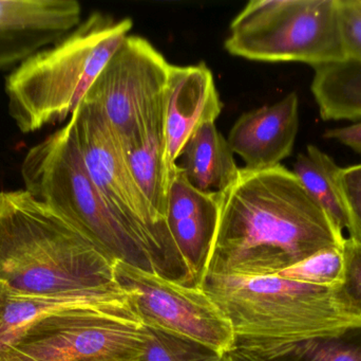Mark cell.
Listing matches in <instances>:
<instances>
[{"mask_svg": "<svg viewBox=\"0 0 361 361\" xmlns=\"http://www.w3.org/2000/svg\"><path fill=\"white\" fill-rule=\"evenodd\" d=\"M345 237L283 165L242 167L222 194L220 220L206 275L277 276L324 250L343 248Z\"/></svg>", "mask_w": 361, "mask_h": 361, "instance_id": "obj_1", "label": "cell"}, {"mask_svg": "<svg viewBox=\"0 0 361 361\" xmlns=\"http://www.w3.org/2000/svg\"><path fill=\"white\" fill-rule=\"evenodd\" d=\"M114 262L56 210L21 190L0 192V282L37 296L122 292Z\"/></svg>", "mask_w": 361, "mask_h": 361, "instance_id": "obj_2", "label": "cell"}, {"mask_svg": "<svg viewBox=\"0 0 361 361\" xmlns=\"http://www.w3.org/2000/svg\"><path fill=\"white\" fill-rule=\"evenodd\" d=\"M133 25L130 18L92 13L65 37L14 68L4 93L8 116L19 131L37 133L71 118Z\"/></svg>", "mask_w": 361, "mask_h": 361, "instance_id": "obj_3", "label": "cell"}, {"mask_svg": "<svg viewBox=\"0 0 361 361\" xmlns=\"http://www.w3.org/2000/svg\"><path fill=\"white\" fill-rule=\"evenodd\" d=\"M201 288L228 319L235 348L280 347L361 324L360 318L343 304L336 288L278 275H206Z\"/></svg>", "mask_w": 361, "mask_h": 361, "instance_id": "obj_4", "label": "cell"}, {"mask_svg": "<svg viewBox=\"0 0 361 361\" xmlns=\"http://www.w3.org/2000/svg\"><path fill=\"white\" fill-rule=\"evenodd\" d=\"M20 174L27 192L56 210L110 260L156 273L145 246L91 180L71 119L27 150Z\"/></svg>", "mask_w": 361, "mask_h": 361, "instance_id": "obj_5", "label": "cell"}, {"mask_svg": "<svg viewBox=\"0 0 361 361\" xmlns=\"http://www.w3.org/2000/svg\"><path fill=\"white\" fill-rule=\"evenodd\" d=\"M70 119L91 180L145 246L156 273L182 285L199 288L173 243L166 222L154 213L135 182L102 110L82 102Z\"/></svg>", "mask_w": 361, "mask_h": 361, "instance_id": "obj_6", "label": "cell"}, {"mask_svg": "<svg viewBox=\"0 0 361 361\" xmlns=\"http://www.w3.org/2000/svg\"><path fill=\"white\" fill-rule=\"evenodd\" d=\"M224 48L265 63L315 68L345 61L336 0H252L231 21Z\"/></svg>", "mask_w": 361, "mask_h": 361, "instance_id": "obj_7", "label": "cell"}, {"mask_svg": "<svg viewBox=\"0 0 361 361\" xmlns=\"http://www.w3.org/2000/svg\"><path fill=\"white\" fill-rule=\"evenodd\" d=\"M144 326L127 297L40 320L0 354V361H137Z\"/></svg>", "mask_w": 361, "mask_h": 361, "instance_id": "obj_8", "label": "cell"}, {"mask_svg": "<svg viewBox=\"0 0 361 361\" xmlns=\"http://www.w3.org/2000/svg\"><path fill=\"white\" fill-rule=\"evenodd\" d=\"M114 280L143 326L186 337L224 353L235 335L228 319L202 290L116 261Z\"/></svg>", "mask_w": 361, "mask_h": 361, "instance_id": "obj_9", "label": "cell"}, {"mask_svg": "<svg viewBox=\"0 0 361 361\" xmlns=\"http://www.w3.org/2000/svg\"><path fill=\"white\" fill-rule=\"evenodd\" d=\"M171 65L148 42L128 35L106 64L84 101L97 106L124 142L165 105Z\"/></svg>", "mask_w": 361, "mask_h": 361, "instance_id": "obj_10", "label": "cell"}, {"mask_svg": "<svg viewBox=\"0 0 361 361\" xmlns=\"http://www.w3.org/2000/svg\"><path fill=\"white\" fill-rule=\"evenodd\" d=\"M80 23L76 0H0V71H12Z\"/></svg>", "mask_w": 361, "mask_h": 361, "instance_id": "obj_11", "label": "cell"}, {"mask_svg": "<svg viewBox=\"0 0 361 361\" xmlns=\"http://www.w3.org/2000/svg\"><path fill=\"white\" fill-rule=\"evenodd\" d=\"M222 194L189 184L179 167L169 187L166 224L195 285L201 288L218 230Z\"/></svg>", "mask_w": 361, "mask_h": 361, "instance_id": "obj_12", "label": "cell"}, {"mask_svg": "<svg viewBox=\"0 0 361 361\" xmlns=\"http://www.w3.org/2000/svg\"><path fill=\"white\" fill-rule=\"evenodd\" d=\"M222 108L214 76L205 64L171 65L165 93V136L171 180L189 138L201 125L216 122Z\"/></svg>", "mask_w": 361, "mask_h": 361, "instance_id": "obj_13", "label": "cell"}, {"mask_svg": "<svg viewBox=\"0 0 361 361\" xmlns=\"http://www.w3.org/2000/svg\"><path fill=\"white\" fill-rule=\"evenodd\" d=\"M299 129V99L296 93L239 117L228 134L229 146L239 155L245 169H271L292 154Z\"/></svg>", "mask_w": 361, "mask_h": 361, "instance_id": "obj_14", "label": "cell"}, {"mask_svg": "<svg viewBox=\"0 0 361 361\" xmlns=\"http://www.w3.org/2000/svg\"><path fill=\"white\" fill-rule=\"evenodd\" d=\"M120 146L144 196L154 213L166 222L171 176L167 165L165 105L152 117L142 131L121 142Z\"/></svg>", "mask_w": 361, "mask_h": 361, "instance_id": "obj_15", "label": "cell"}, {"mask_svg": "<svg viewBox=\"0 0 361 361\" xmlns=\"http://www.w3.org/2000/svg\"><path fill=\"white\" fill-rule=\"evenodd\" d=\"M123 292L37 296L11 290L0 282V354L40 320L125 298Z\"/></svg>", "mask_w": 361, "mask_h": 361, "instance_id": "obj_16", "label": "cell"}, {"mask_svg": "<svg viewBox=\"0 0 361 361\" xmlns=\"http://www.w3.org/2000/svg\"><path fill=\"white\" fill-rule=\"evenodd\" d=\"M177 165L191 186L210 194H224L240 172L228 141L216 122L205 123L192 134Z\"/></svg>", "mask_w": 361, "mask_h": 361, "instance_id": "obj_17", "label": "cell"}, {"mask_svg": "<svg viewBox=\"0 0 361 361\" xmlns=\"http://www.w3.org/2000/svg\"><path fill=\"white\" fill-rule=\"evenodd\" d=\"M312 93L324 121L361 119V64L343 61L314 68Z\"/></svg>", "mask_w": 361, "mask_h": 361, "instance_id": "obj_18", "label": "cell"}, {"mask_svg": "<svg viewBox=\"0 0 361 361\" xmlns=\"http://www.w3.org/2000/svg\"><path fill=\"white\" fill-rule=\"evenodd\" d=\"M339 170L332 157L311 144L297 156L292 172L337 230L343 232L348 229V218L337 186Z\"/></svg>", "mask_w": 361, "mask_h": 361, "instance_id": "obj_19", "label": "cell"}, {"mask_svg": "<svg viewBox=\"0 0 361 361\" xmlns=\"http://www.w3.org/2000/svg\"><path fill=\"white\" fill-rule=\"evenodd\" d=\"M265 361H361V324L274 348H239Z\"/></svg>", "mask_w": 361, "mask_h": 361, "instance_id": "obj_20", "label": "cell"}, {"mask_svg": "<svg viewBox=\"0 0 361 361\" xmlns=\"http://www.w3.org/2000/svg\"><path fill=\"white\" fill-rule=\"evenodd\" d=\"M137 361H223V353L212 347L144 326V345Z\"/></svg>", "mask_w": 361, "mask_h": 361, "instance_id": "obj_21", "label": "cell"}, {"mask_svg": "<svg viewBox=\"0 0 361 361\" xmlns=\"http://www.w3.org/2000/svg\"><path fill=\"white\" fill-rule=\"evenodd\" d=\"M343 275V248L318 252L292 268L278 273L288 279L333 288L341 284Z\"/></svg>", "mask_w": 361, "mask_h": 361, "instance_id": "obj_22", "label": "cell"}, {"mask_svg": "<svg viewBox=\"0 0 361 361\" xmlns=\"http://www.w3.org/2000/svg\"><path fill=\"white\" fill-rule=\"evenodd\" d=\"M343 275L336 288L343 304L361 319V242L345 239L343 245Z\"/></svg>", "mask_w": 361, "mask_h": 361, "instance_id": "obj_23", "label": "cell"}, {"mask_svg": "<svg viewBox=\"0 0 361 361\" xmlns=\"http://www.w3.org/2000/svg\"><path fill=\"white\" fill-rule=\"evenodd\" d=\"M336 10L345 61L361 64V0H336Z\"/></svg>", "mask_w": 361, "mask_h": 361, "instance_id": "obj_24", "label": "cell"}, {"mask_svg": "<svg viewBox=\"0 0 361 361\" xmlns=\"http://www.w3.org/2000/svg\"><path fill=\"white\" fill-rule=\"evenodd\" d=\"M337 186L347 213L350 237L361 242V165L341 167Z\"/></svg>", "mask_w": 361, "mask_h": 361, "instance_id": "obj_25", "label": "cell"}, {"mask_svg": "<svg viewBox=\"0 0 361 361\" xmlns=\"http://www.w3.org/2000/svg\"><path fill=\"white\" fill-rule=\"evenodd\" d=\"M324 137L338 141L354 152L361 154V122L339 129H328Z\"/></svg>", "mask_w": 361, "mask_h": 361, "instance_id": "obj_26", "label": "cell"}, {"mask_svg": "<svg viewBox=\"0 0 361 361\" xmlns=\"http://www.w3.org/2000/svg\"><path fill=\"white\" fill-rule=\"evenodd\" d=\"M223 361H265L259 356L245 351L243 349L233 347L229 351L223 353Z\"/></svg>", "mask_w": 361, "mask_h": 361, "instance_id": "obj_27", "label": "cell"}]
</instances>
